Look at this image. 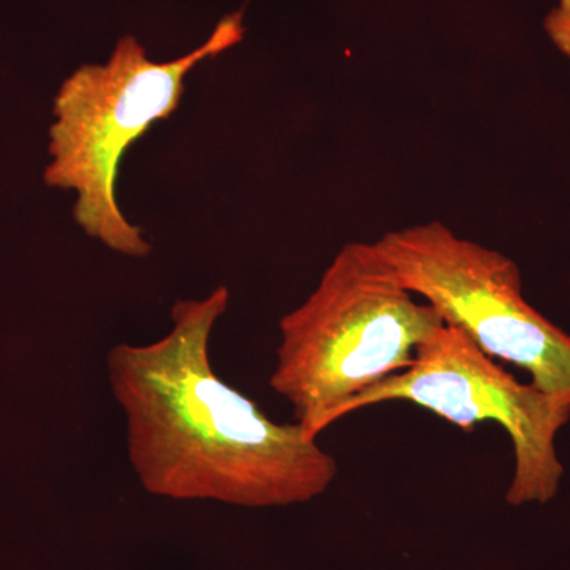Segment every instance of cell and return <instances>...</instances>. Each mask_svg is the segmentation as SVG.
Instances as JSON below:
<instances>
[{
  "label": "cell",
  "mask_w": 570,
  "mask_h": 570,
  "mask_svg": "<svg viewBox=\"0 0 570 570\" xmlns=\"http://www.w3.org/2000/svg\"><path fill=\"white\" fill-rule=\"evenodd\" d=\"M401 284L487 355L527 371L531 384L570 406V335L523 295L519 265L431 223L377 239Z\"/></svg>",
  "instance_id": "4"
},
{
  "label": "cell",
  "mask_w": 570,
  "mask_h": 570,
  "mask_svg": "<svg viewBox=\"0 0 570 570\" xmlns=\"http://www.w3.org/2000/svg\"><path fill=\"white\" fill-rule=\"evenodd\" d=\"M228 303L225 285L176 302L167 335L108 352V384L122 411L130 464L145 491L171 501L305 504L333 485L336 460L298 423L273 422L217 376L209 341Z\"/></svg>",
  "instance_id": "1"
},
{
  "label": "cell",
  "mask_w": 570,
  "mask_h": 570,
  "mask_svg": "<svg viewBox=\"0 0 570 570\" xmlns=\"http://www.w3.org/2000/svg\"><path fill=\"white\" fill-rule=\"evenodd\" d=\"M442 325L436 309L401 284L376 242L347 243L313 294L281 318L269 387L317 439L352 397L407 370Z\"/></svg>",
  "instance_id": "2"
},
{
  "label": "cell",
  "mask_w": 570,
  "mask_h": 570,
  "mask_svg": "<svg viewBox=\"0 0 570 570\" xmlns=\"http://www.w3.org/2000/svg\"><path fill=\"white\" fill-rule=\"evenodd\" d=\"M390 401L415 404L464 431L498 423L513 449L505 501L517 508L557 497L564 475L557 439L569 423V404L520 382L460 330L439 326L420 344L407 370L352 397L341 417Z\"/></svg>",
  "instance_id": "5"
},
{
  "label": "cell",
  "mask_w": 570,
  "mask_h": 570,
  "mask_svg": "<svg viewBox=\"0 0 570 570\" xmlns=\"http://www.w3.org/2000/svg\"><path fill=\"white\" fill-rule=\"evenodd\" d=\"M243 37V10L224 17L202 47L174 61H153L140 41L124 36L107 62L85 63L63 81L56 97L47 181L77 193L73 217L86 235L127 257L153 253L141 228L119 208V164L154 122L178 110L187 75Z\"/></svg>",
  "instance_id": "3"
},
{
  "label": "cell",
  "mask_w": 570,
  "mask_h": 570,
  "mask_svg": "<svg viewBox=\"0 0 570 570\" xmlns=\"http://www.w3.org/2000/svg\"><path fill=\"white\" fill-rule=\"evenodd\" d=\"M543 28L557 50L570 62V0H558V6L547 14Z\"/></svg>",
  "instance_id": "6"
}]
</instances>
